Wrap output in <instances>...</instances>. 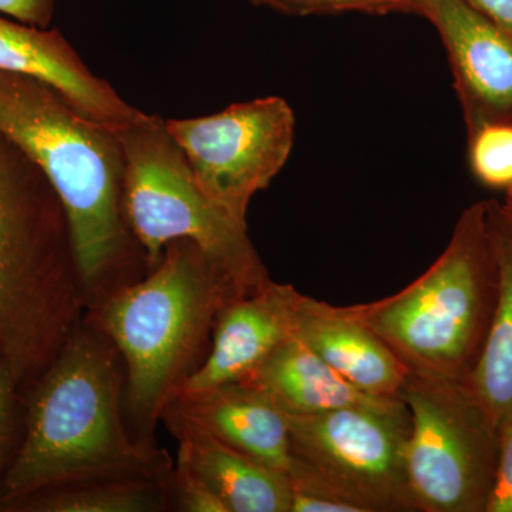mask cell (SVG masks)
<instances>
[{
  "mask_svg": "<svg viewBox=\"0 0 512 512\" xmlns=\"http://www.w3.org/2000/svg\"><path fill=\"white\" fill-rule=\"evenodd\" d=\"M126 375L113 343L80 320L28 389L25 431L0 485V510L39 491L101 478L168 481L170 458L124 423Z\"/></svg>",
  "mask_w": 512,
  "mask_h": 512,
  "instance_id": "1",
  "label": "cell"
},
{
  "mask_svg": "<svg viewBox=\"0 0 512 512\" xmlns=\"http://www.w3.org/2000/svg\"><path fill=\"white\" fill-rule=\"evenodd\" d=\"M0 134L42 170L69 222L84 301L96 305L123 281L131 235L123 207L119 133L55 87L0 70Z\"/></svg>",
  "mask_w": 512,
  "mask_h": 512,
  "instance_id": "2",
  "label": "cell"
},
{
  "mask_svg": "<svg viewBox=\"0 0 512 512\" xmlns=\"http://www.w3.org/2000/svg\"><path fill=\"white\" fill-rule=\"evenodd\" d=\"M84 303L62 202L0 134V357L26 392L80 322Z\"/></svg>",
  "mask_w": 512,
  "mask_h": 512,
  "instance_id": "3",
  "label": "cell"
},
{
  "mask_svg": "<svg viewBox=\"0 0 512 512\" xmlns=\"http://www.w3.org/2000/svg\"><path fill=\"white\" fill-rule=\"evenodd\" d=\"M146 278L114 289L90 320L117 349L138 440L153 444L157 421L200 367L218 315L237 298L197 245L174 241Z\"/></svg>",
  "mask_w": 512,
  "mask_h": 512,
  "instance_id": "4",
  "label": "cell"
},
{
  "mask_svg": "<svg viewBox=\"0 0 512 512\" xmlns=\"http://www.w3.org/2000/svg\"><path fill=\"white\" fill-rule=\"evenodd\" d=\"M497 291L491 202H477L463 212L443 254L416 281L348 309L413 375L467 382L493 319Z\"/></svg>",
  "mask_w": 512,
  "mask_h": 512,
  "instance_id": "5",
  "label": "cell"
},
{
  "mask_svg": "<svg viewBox=\"0 0 512 512\" xmlns=\"http://www.w3.org/2000/svg\"><path fill=\"white\" fill-rule=\"evenodd\" d=\"M124 160L123 207L148 271L165 248L190 241L235 296L264 288L271 279L242 224L201 190L160 116L144 113L119 131Z\"/></svg>",
  "mask_w": 512,
  "mask_h": 512,
  "instance_id": "6",
  "label": "cell"
},
{
  "mask_svg": "<svg viewBox=\"0 0 512 512\" xmlns=\"http://www.w3.org/2000/svg\"><path fill=\"white\" fill-rule=\"evenodd\" d=\"M289 429L292 490L355 512H419L407 476L410 413L402 397L289 416Z\"/></svg>",
  "mask_w": 512,
  "mask_h": 512,
  "instance_id": "7",
  "label": "cell"
},
{
  "mask_svg": "<svg viewBox=\"0 0 512 512\" xmlns=\"http://www.w3.org/2000/svg\"><path fill=\"white\" fill-rule=\"evenodd\" d=\"M406 467L419 512H485L493 490L500 427L466 380L410 373Z\"/></svg>",
  "mask_w": 512,
  "mask_h": 512,
  "instance_id": "8",
  "label": "cell"
},
{
  "mask_svg": "<svg viewBox=\"0 0 512 512\" xmlns=\"http://www.w3.org/2000/svg\"><path fill=\"white\" fill-rule=\"evenodd\" d=\"M165 127L201 190L242 224L252 198L285 167L295 143V114L276 96L212 116L165 120Z\"/></svg>",
  "mask_w": 512,
  "mask_h": 512,
  "instance_id": "9",
  "label": "cell"
},
{
  "mask_svg": "<svg viewBox=\"0 0 512 512\" xmlns=\"http://www.w3.org/2000/svg\"><path fill=\"white\" fill-rule=\"evenodd\" d=\"M446 47L468 131L512 121V36L466 0H416Z\"/></svg>",
  "mask_w": 512,
  "mask_h": 512,
  "instance_id": "10",
  "label": "cell"
},
{
  "mask_svg": "<svg viewBox=\"0 0 512 512\" xmlns=\"http://www.w3.org/2000/svg\"><path fill=\"white\" fill-rule=\"evenodd\" d=\"M0 70L50 84L87 116L117 133L144 114L96 76L66 36L52 26L37 28L0 15Z\"/></svg>",
  "mask_w": 512,
  "mask_h": 512,
  "instance_id": "11",
  "label": "cell"
},
{
  "mask_svg": "<svg viewBox=\"0 0 512 512\" xmlns=\"http://www.w3.org/2000/svg\"><path fill=\"white\" fill-rule=\"evenodd\" d=\"M292 338L367 394L402 397L410 370L372 329L349 312L291 292Z\"/></svg>",
  "mask_w": 512,
  "mask_h": 512,
  "instance_id": "12",
  "label": "cell"
},
{
  "mask_svg": "<svg viewBox=\"0 0 512 512\" xmlns=\"http://www.w3.org/2000/svg\"><path fill=\"white\" fill-rule=\"evenodd\" d=\"M291 292L292 286L269 281L258 292L229 301L215 322L207 356L175 397L241 382L292 338Z\"/></svg>",
  "mask_w": 512,
  "mask_h": 512,
  "instance_id": "13",
  "label": "cell"
},
{
  "mask_svg": "<svg viewBox=\"0 0 512 512\" xmlns=\"http://www.w3.org/2000/svg\"><path fill=\"white\" fill-rule=\"evenodd\" d=\"M164 413L174 414L215 439L288 476L289 416L247 383H231L195 394H178Z\"/></svg>",
  "mask_w": 512,
  "mask_h": 512,
  "instance_id": "14",
  "label": "cell"
},
{
  "mask_svg": "<svg viewBox=\"0 0 512 512\" xmlns=\"http://www.w3.org/2000/svg\"><path fill=\"white\" fill-rule=\"evenodd\" d=\"M180 443L178 456L210 487L227 512H289L292 487L286 474L262 466L207 431L164 413Z\"/></svg>",
  "mask_w": 512,
  "mask_h": 512,
  "instance_id": "15",
  "label": "cell"
},
{
  "mask_svg": "<svg viewBox=\"0 0 512 512\" xmlns=\"http://www.w3.org/2000/svg\"><path fill=\"white\" fill-rule=\"evenodd\" d=\"M241 382L264 393L289 416L329 412L383 399L357 389L295 338L286 339L272 350Z\"/></svg>",
  "mask_w": 512,
  "mask_h": 512,
  "instance_id": "16",
  "label": "cell"
},
{
  "mask_svg": "<svg viewBox=\"0 0 512 512\" xmlns=\"http://www.w3.org/2000/svg\"><path fill=\"white\" fill-rule=\"evenodd\" d=\"M491 232L497 259V301L467 383L500 427L512 416V225L497 202H491Z\"/></svg>",
  "mask_w": 512,
  "mask_h": 512,
  "instance_id": "17",
  "label": "cell"
},
{
  "mask_svg": "<svg viewBox=\"0 0 512 512\" xmlns=\"http://www.w3.org/2000/svg\"><path fill=\"white\" fill-rule=\"evenodd\" d=\"M167 507V481L101 478L47 488L13 501L2 511L158 512Z\"/></svg>",
  "mask_w": 512,
  "mask_h": 512,
  "instance_id": "18",
  "label": "cell"
},
{
  "mask_svg": "<svg viewBox=\"0 0 512 512\" xmlns=\"http://www.w3.org/2000/svg\"><path fill=\"white\" fill-rule=\"evenodd\" d=\"M468 158L484 185L512 190V121L485 123L468 131Z\"/></svg>",
  "mask_w": 512,
  "mask_h": 512,
  "instance_id": "19",
  "label": "cell"
},
{
  "mask_svg": "<svg viewBox=\"0 0 512 512\" xmlns=\"http://www.w3.org/2000/svg\"><path fill=\"white\" fill-rule=\"evenodd\" d=\"M255 6L275 10L288 16L335 15V13L362 12L414 13L416 0H248Z\"/></svg>",
  "mask_w": 512,
  "mask_h": 512,
  "instance_id": "20",
  "label": "cell"
},
{
  "mask_svg": "<svg viewBox=\"0 0 512 512\" xmlns=\"http://www.w3.org/2000/svg\"><path fill=\"white\" fill-rule=\"evenodd\" d=\"M175 503L185 512H227L210 487L192 470L184 457L178 456L173 474Z\"/></svg>",
  "mask_w": 512,
  "mask_h": 512,
  "instance_id": "21",
  "label": "cell"
},
{
  "mask_svg": "<svg viewBox=\"0 0 512 512\" xmlns=\"http://www.w3.org/2000/svg\"><path fill=\"white\" fill-rule=\"evenodd\" d=\"M23 383L15 367L0 357V485L8 470L9 447L15 427L16 406Z\"/></svg>",
  "mask_w": 512,
  "mask_h": 512,
  "instance_id": "22",
  "label": "cell"
},
{
  "mask_svg": "<svg viewBox=\"0 0 512 512\" xmlns=\"http://www.w3.org/2000/svg\"><path fill=\"white\" fill-rule=\"evenodd\" d=\"M485 512H512V416L500 426L493 490Z\"/></svg>",
  "mask_w": 512,
  "mask_h": 512,
  "instance_id": "23",
  "label": "cell"
},
{
  "mask_svg": "<svg viewBox=\"0 0 512 512\" xmlns=\"http://www.w3.org/2000/svg\"><path fill=\"white\" fill-rule=\"evenodd\" d=\"M55 12L56 0H0V15L37 28H50Z\"/></svg>",
  "mask_w": 512,
  "mask_h": 512,
  "instance_id": "24",
  "label": "cell"
},
{
  "mask_svg": "<svg viewBox=\"0 0 512 512\" xmlns=\"http://www.w3.org/2000/svg\"><path fill=\"white\" fill-rule=\"evenodd\" d=\"M289 512H355L349 505L309 491L292 490Z\"/></svg>",
  "mask_w": 512,
  "mask_h": 512,
  "instance_id": "25",
  "label": "cell"
},
{
  "mask_svg": "<svg viewBox=\"0 0 512 512\" xmlns=\"http://www.w3.org/2000/svg\"><path fill=\"white\" fill-rule=\"evenodd\" d=\"M471 8L512 36V0H466Z\"/></svg>",
  "mask_w": 512,
  "mask_h": 512,
  "instance_id": "26",
  "label": "cell"
},
{
  "mask_svg": "<svg viewBox=\"0 0 512 512\" xmlns=\"http://www.w3.org/2000/svg\"><path fill=\"white\" fill-rule=\"evenodd\" d=\"M508 192H510V198H508L507 204L504 205L503 211L504 214L507 215L508 221H510V224L512 225V190Z\"/></svg>",
  "mask_w": 512,
  "mask_h": 512,
  "instance_id": "27",
  "label": "cell"
}]
</instances>
